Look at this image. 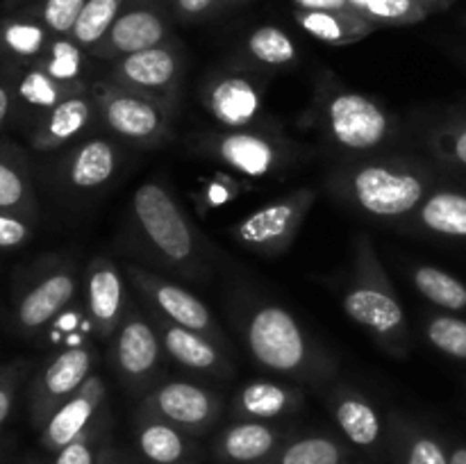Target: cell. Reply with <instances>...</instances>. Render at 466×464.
<instances>
[{"label":"cell","mask_w":466,"mask_h":464,"mask_svg":"<svg viewBox=\"0 0 466 464\" xmlns=\"http://www.w3.org/2000/svg\"><path fill=\"white\" fill-rule=\"evenodd\" d=\"M449 462L451 464H466V446L453 444L449 449Z\"/></svg>","instance_id":"49"},{"label":"cell","mask_w":466,"mask_h":464,"mask_svg":"<svg viewBox=\"0 0 466 464\" xmlns=\"http://www.w3.org/2000/svg\"><path fill=\"white\" fill-rule=\"evenodd\" d=\"M98 123V109L91 96V86L76 96H68L59 105L35 121V130L30 135L32 148L39 153L64 148V146L80 141L86 132Z\"/></svg>","instance_id":"21"},{"label":"cell","mask_w":466,"mask_h":464,"mask_svg":"<svg viewBox=\"0 0 466 464\" xmlns=\"http://www.w3.org/2000/svg\"><path fill=\"white\" fill-rule=\"evenodd\" d=\"M89 86V82H85V85H64V82H57L55 77H50L36 64H27L25 71L21 73V77L14 85V98H16V105H21L36 121L48 109H53L55 105L66 100L68 96L86 91Z\"/></svg>","instance_id":"33"},{"label":"cell","mask_w":466,"mask_h":464,"mask_svg":"<svg viewBox=\"0 0 466 464\" xmlns=\"http://www.w3.org/2000/svg\"><path fill=\"white\" fill-rule=\"evenodd\" d=\"M112 441V412L109 405H105L76 439L57 450L53 464H96Z\"/></svg>","instance_id":"36"},{"label":"cell","mask_w":466,"mask_h":464,"mask_svg":"<svg viewBox=\"0 0 466 464\" xmlns=\"http://www.w3.org/2000/svg\"><path fill=\"white\" fill-rule=\"evenodd\" d=\"M341 308L387 355L408 358L412 348L408 314L369 235L355 237L353 267L341 294Z\"/></svg>","instance_id":"5"},{"label":"cell","mask_w":466,"mask_h":464,"mask_svg":"<svg viewBox=\"0 0 466 464\" xmlns=\"http://www.w3.org/2000/svg\"><path fill=\"white\" fill-rule=\"evenodd\" d=\"M121 464H148V462H146V459L132 458V455H126V453H123V459H121Z\"/></svg>","instance_id":"51"},{"label":"cell","mask_w":466,"mask_h":464,"mask_svg":"<svg viewBox=\"0 0 466 464\" xmlns=\"http://www.w3.org/2000/svg\"><path fill=\"white\" fill-rule=\"evenodd\" d=\"M86 57H89V53L82 45H77L71 36L55 35L46 53L32 64L44 68L50 77L64 82V85H85L86 80L82 77V73H85Z\"/></svg>","instance_id":"37"},{"label":"cell","mask_w":466,"mask_h":464,"mask_svg":"<svg viewBox=\"0 0 466 464\" xmlns=\"http://www.w3.org/2000/svg\"><path fill=\"white\" fill-rule=\"evenodd\" d=\"M262 464H364L349 441L326 432L287 437L285 444Z\"/></svg>","instance_id":"28"},{"label":"cell","mask_w":466,"mask_h":464,"mask_svg":"<svg viewBox=\"0 0 466 464\" xmlns=\"http://www.w3.org/2000/svg\"><path fill=\"white\" fill-rule=\"evenodd\" d=\"M305 391L289 380H250L235 391L230 412L244 421H278L300 412Z\"/></svg>","instance_id":"25"},{"label":"cell","mask_w":466,"mask_h":464,"mask_svg":"<svg viewBox=\"0 0 466 464\" xmlns=\"http://www.w3.org/2000/svg\"><path fill=\"white\" fill-rule=\"evenodd\" d=\"M241 3H248V0H230V5H241Z\"/></svg>","instance_id":"53"},{"label":"cell","mask_w":466,"mask_h":464,"mask_svg":"<svg viewBox=\"0 0 466 464\" xmlns=\"http://www.w3.org/2000/svg\"><path fill=\"white\" fill-rule=\"evenodd\" d=\"M191 153L230 168L246 180H267L294 168L309 150L285 135L276 121L237 130H205L187 136Z\"/></svg>","instance_id":"6"},{"label":"cell","mask_w":466,"mask_h":464,"mask_svg":"<svg viewBox=\"0 0 466 464\" xmlns=\"http://www.w3.org/2000/svg\"><path fill=\"white\" fill-rule=\"evenodd\" d=\"M96 350L91 346H73L55 355L30 385V414L36 428H44L55 409L71 398L94 373Z\"/></svg>","instance_id":"17"},{"label":"cell","mask_w":466,"mask_h":464,"mask_svg":"<svg viewBox=\"0 0 466 464\" xmlns=\"http://www.w3.org/2000/svg\"><path fill=\"white\" fill-rule=\"evenodd\" d=\"M308 126L341 159L385 153L403 135L400 121L380 100L350 89L330 71L317 73Z\"/></svg>","instance_id":"4"},{"label":"cell","mask_w":466,"mask_h":464,"mask_svg":"<svg viewBox=\"0 0 466 464\" xmlns=\"http://www.w3.org/2000/svg\"><path fill=\"white\" fill-rule=\"evenodd\" d=\"M296 9L305 12H358L349 0H291Z\"/></svg>","instance_id":"46"},{"label":"cell","mask_w":466,"mask_h":464,"mask_svg":"<svg viewBox=\"0 0 466 464\" xmlns=\"http://www.w3.org/2000/svg\"><path fill=\"white\" fill-rule=\"evenodd\" d=\"M294 432L276 421H244L235 419L214 439L218 464H262L271 458Z\"/></svg>","instance_id":"22"},{"label":"cell","mask_w":466,"mask_h":464,"mask_svg":"<svg viewBox=\"0 0 466 464\" xmlns=\"http://www.w3.org/2000/svg\"><path fill=\"white\" fill-rule=\"evenodd\" d=\"M294 21L312 39L321 41L326 45H335V48L358 44V41L367 39L369 35L378 30L360 12H305V9H294Z\"/></svg>","instance_id":"29"},{"label":"cell","mask_w":466,"mask_h":464,"mask_svg":"<svg viewBox=\"0 0 466 464\" xmlns=\"http://www.w3.org/2000/svg\"><path fill=\"white\" fill-rule=\"evenodd\" d=\"M408 277L414 289L441 312H466V285L453 273L432 264H412Z\"/></svg>","instance_id":"34"},{"label":"cell","mask_w":466,"mask_h":464,"mask_svg":"<svg viewBox=\"0 0 466 464\" xmlns=\"http://www.w3.org/2000/svg\"><path fill=\"white\" fill-rule=\"evenodd\" d=\"M423 335L432 348L466 362V318L453 312H431L423 317Z\"/></svg>","instance_id":"38"},{"label":"cell","mask_w":466,"mask_h":464,"mask_svg":"<svg viewBox=\"0 0 466 464\" xmlns=\"http://www.w3.org/2000/svg\"><path fill=\"white\" fill-rule=\"evenodd\" d=\"M123 271H126L127 285L137 291L141 303L150 305L162 317L171 318L177 326H185L189 330L209 337L214 344H218L226 353L232 355V344L228 339L226 330L221 328V323L217 321L212 309L198 296L191 294L187 287L162 276V273L150 271V268L141 267V264H126Z\"/></svg>","instance_id":"11"},{"label":"cell","mask_w":466,"mask_h":464,"mask_svg":"<svg viewBox=\"0 0 466 464\" xmlns=\"http://www.w3.org/2000/svg\"><path fill=\"white\" fill-rule=\"evenodd\" d=\"M0 209L36 217V196L30 166L16 146H0Z\"/></svg>","instance_id":"31"},{"label":"cell","mask_w":466,"mask_h":464,"mask_svg":"<svg viewBox=\"0 0 466 464\" xmlns=\"http://www.w3.org/2000/svg\"><path fill=\"white\" fill-rule=\"evenodd\" d=\"M86 3H89V0H44L39 7V16L36 18H39L53 35L68 36Z\"/></svg>","instance_id":"41"},{"label":"cell","mask_w":466,"mask_h":464,"mask_svg":"<svg viewBox=\"0 0 466 464\" xmlns=\"http://www.w3.org/2000/svg\"><path fill=\"white\" fill-rule=\"evenodd\" d=\"M349 3L353 5V9H358V12L362 14V7H364V5H367V0H349Z\"/></svg>","instance_id":"52"},{"label":"cell","mask_w":466,"mask_h":464,"mask_svg":"<svg viewBox=\"0 0 466 464\" xmlns=\"http://www.w3.org/2000/svg\"><path fill=\"white\" fill-rule=\"evenodd\" d=\"M123 166V150L112 136H82L57 164V182L71 194H98Z\"/></svg>","instance_id":"18"},{"label":"cell","mask_w":466,"mask_h":464,"mask_svg":"<svg viewBox=\"0 0 466 464\" xmlns=\"http://www.w3.org/2000/svg\"><path fill=\"white\" fill-rule=\"evenodd\" d=\"M35 226H32V217H23V214L3 212L0 209V250L18 248L25 241H30Z\"/></svg>","instance_id":"45"},{"label":"cell","mask_w":466,"mask_h":464,"mask_svg":"<svg viewBox=\"0 0 466 464\" xmlns=\"http://www.w3.org/2000/svg\"><path fill=\"white\" fill-rule=\"evenodd\" d=\"M317 198L312 187L287 191L228 226V237L259 257H280L291 248Z\"/></svg>","instance_id":"8"},{"label":"cell","mask_w":466,"mask_h":464,"mask_svg":"<svg viewBox=\"0 0 466 464\" xmlns=\"http://www.w3.org/2000/svg\"><path fill=\"white\" fill-rule=\"evenodd\" d=\"M421 3L426 5L432 14H435V12H444V9H449L455 0H421Z\"/></svg>","instance_id":"50"},{"label":"cell","mask_w":466,"mask_h":464,"mask_svg":"<svg viewBox=\"0 0 466 464\" xmlns=\"http://www.w3.org/2000/svg\"><path fill=\"white\" fill-rule=\"evenodd\" d=\"M144 308L146 317L150 318V323L157 330L159 339H162L164 350H167L168 358L173 359L180 367L189 368V371L200 373V376L217 378V380H230L235 376V362H232V355L226 353L218 344H214L209 337L200 335V332L189 330L185 326H177L171 318L162 317L157 309H153L150 305L139 303Z\"/></svg>","instance_id":"19"},{"label":"cell","mask_w":466,"mask_h":464,"mask_svg":"<svg viewBox=\"0 0 466 464\" xmlns=\"http://www.w3.org/2000/svg\"><path fill=\"white\" fill-rule=\"evenodd\" d=\"M239 59L255 71H280L299 62V48L282 27L259 25L246 35Z\"/></svg>","instance_id":"32"},{"label":"cell","mask_w":466,"mask_h":464,"mask_svg":"<svg viewBox=\"0 0 466 464\" xmlns=\"http://www.w3.org/2000/svg\"><path fill=\"white\" fill-rule=\"evenodd\" d=\"M80 268L68 257H48L18 291L14 323L23 335H36L76 298Z\"/></svg>","instance_id":"13"},{"label":"cell","mask_w":466,"mask_h":464,"mask_svg":"<svg viewBox=\"0 0 466 464\" xmlns=\"http://www.w3.org/2000/svg\"><path fill=\"white\" fill-rule=\"evenodd\" d=\"M326 403L344 439L371 459L385 458L387 417L371 398L349 382L328 385Z\"/></svg>","instance_id":"16"},{"label":"cell","mask_w":466,"mask_h":464,"mask_svg":"<svg viewBox=\"0 0 466 464\" xmlns=\"http://www.w3.org/2000/svg\"><path fill=\"white\" fill-rule=\"evenodd\" d=\"M91 96L98 109V123L118 141L137 148H162L173 139L177 109L139 91L118 86L116 82H91Z\"/></svg>","instance_id":"7"},{"label":"cell","mask_w":466,"mask_h":464,"mask_svg":"<svg viewBox=\"0 0 466 464\" xmlns=\"http://www.w3.org/2000/svg\"><path fill=\"white\" fill-rule=\"evenodd\" d=\"M431 14L421 0H367L362 7V16L376 27L417 25Z\"/></svg>","instance_id":"40"},{"label":"cell","mask_w":466,"mask_h":464,"mask_svg":"<svg viewBox=\"0 0 466 464\" xmlns=\"http://www.w3.org/2000/svg\"><path fill=\"white\" fill-rule=\"evenodd\" d=\"M226 7H232L230 0H168L173 21L185 23V25L208 21Z\"/></svg>","instance_id":"42"},{"label":"cell","mask_w":466,"mask_h":464,"mask_svg":"<svg viewBox=\"0 0 466 464\" xmlns=\"http://www.w3.org/2000/svg\"><path fill=\"white\" fill-rule=\"evenodd\" d=\"M121 459H123V450L112 441V444L103 450V455H100V459L96 464H121Z\"/></svg>","instance_id":"48"},{"label":"cell","mask_w":466,"mask_h":464,"mask_svg":"<svg viewBox=\"0 0 466 464\" xmlns=\"http://www.w3.org/2000/svg\"><path fill=\"white\" fill-rule=\"evenodd\" d=\"M187 464H191V462H187Z\"/></svg>","instance_id":"54"},{"label":"cell","mask_w":466,"mask_h":464,"mask_svg":"<svg viewBox=\"0 0 466 464\" xmlns=\"http://www.w3.org/2000/svg\"><path fill=\"white\" fill-rule=\"evenodd\" d=\"M437 185L435 162L396 150L341 159L326 176V189L337 203L391 227H399Z\"/></svg>","instance_id":"1"},{"label":"cell","mask_w":466,"mask_h":464,"mask_svg":"<svg viewBox=\"0 0 466 464\" xmlns=\"http://www.w3.org/2000/svg\"><path fill=\"white\" fill-rule=\"evenodd\" d=\"M132 430L137 450L148 464H187L196 453L194 437L141 405L135 412Z\"/></svg>","instance_id":"27"},{"label":"cell","mask_w":466,"mask_h":464,"mask_svg":"<svg viewBox=\"0 0 466 464\" xmlns=\"http://www.w3.org/2000/svg\"><path fill=\"white\" fill-rule=\"evenodd\" d=\"M239 196V187H237V180L232 176H226V173H218V176H212V180H208L200 189V194L196 196L200 209H214L221 207V205L230 203L232 198Z\"/></svg>","instance_id":"44"},{"label":"cell","mask_w":466,"mask_h":464,"mask_svg":"<svg viewBox=\"0 0 466 464\" xmlns=\"http://www.w3.org/2000/svg\"><path fill=\"white\" fill-rule=\"evenodd\" d=\"M267 77L239 57L212 68L198 86V100L205 112L223 130L259 126L264 118Z\"/></svg>","instance_id":"9"},{"label":"cell","mask_w":466,"mask_h":464,"mask_svg":"<svg viewBox=\"0 0 466 464\" xmlns=\"http://www.w3.org/2000/svg\"><path fill=\"white\" fill-rule=\"evenodd\" d=\"M53 36L39 18H12L0 27V53L16 62L32 64L46 53Z\"/></svg>","instance_id":"35"},{"label":"cell","mask_w":466,"mask_h":464,"mask_svg":"<svg viewBox=\"0 0 466 464\" xmlns=\"http://www.w3.org/2000/svg\"><path fill=\"white\" fill-rule=\"evenodd\" d=\"M130 237L153 267L189 282L212 273V248L164 182L139 185L130 200Z\"/></svg>","instance_id":"3"},{"label":"cell","mask_w":466,"mask_h":464,"mask_svg":"<svg viewBox=\"0 0 466 464\" xmlns=\"http://www.w3.org/2000/svg\"><path fill=\"white\" fill-rule=\"evenodd\" d=\"M232 318L250 358L278 378L321 389L335 382L337 362L303 323L276 300L241 294L232 300Z\"/></svg>","instance_id":"2"},{"label":"cell","mask_w":466,"mask_h":464,"mask_svg":"<svg viewBox=\"0 0 466 464\" xmlns=\"http://www.w3.org/2000/svg\"><path fill=\"white\" fill-rule=\"evenodd\" d=\"M139 405L191 437L208 435L223 414V396L189 380L159 382Z\"/></svg>","instance_id":"15"},{"label":"cell","mask_w":466,"mask_h":464,"mask_svg":"<svg viewBox=\"0 0 466 464\" xmlns=\"http://www.w3.org/2000/svg\"><path fill=\"white\" fill-rule=\"evenodd\" d=\"M126 271L107 255H96L85 268V300L91 330L100 341H109L121 326L127 309Z\"/></svg>","instance_id":"20"},{"label":"cell","mask_w":466,"mask_h":464,"mask_svg":"<svg viewBox=\"0 0 466 464\" xmlns=\"http://www.w3.org/2000/svg\"><path fill=\"white\" fill-rule=\"evenodd\" d=\"M162 339L146 317L139 303L127 300L126 317L109 339V364L123 389L135 398H144L155 385L164 367Z\"/></svg>","instance_id":"10"},{"label":"cell","mask_w":466,"mask_h":464,"mask_svg":"<svg viewBox=\"0 0 466 464\" xmlns=\"http://www.w3.org/2000/svg\"><path fill=\"white\" fill-rule=\"evenodd\" d=\"M14 105H16V98H14V86L7 85V82H0V127L5 126V121L12 114Z\"/></svg>","instance_id":"47"},{"label":"cell","mask_w":466,"mask_h":464,"mask_svg":"<svg viewBox=\"0 0 466 464\" xmlns=\"http://www.w3.org/2000/svg\"><path fill=\"white\" fill-rule=\"evenodd\" d=\"M27 373H30V362H25V359H16V362L0 367V426L12 414L16 391L27 378Z\"/></svg>","instance_id":"43"},{"label":"cell","mask_w":466,"mask_h":464,"mask_svg":"<svg viewBox=\"0 0 466 464\" xmlns=\"http://www.w3.org/2000/svg\"><path fill=\"white\" fill-rule=\"evenodd\" d=\"M107 405V382L100 373H91L85 380V385L64 400L53 417L48 419L44 428H41V444L46 450H62L68 441L76 439L96 417L100 409Z\"/></svg>","instance_id":"23"},{"label":"cell","mask_w":466,"mask_h":464,"mask_svg":"<svg viewBox=\"0 0 466 464\" xmlns=\"http://www.w3.org/2000/svg\"><path fill=\"white\" fill-rule=\"evenodd\" d=\"M123 5H126V0H89L68 36L89 53V48H94L107 35Z\"/></svg>","instance_id":"39"},{"label":"cell","mask_w":466,"mask_h":464,"mask_svg":"<svg viewBox=\"0 0 466 464\" xmlns=\"http://www.w3.org/2000/svg\"><path fill=\"white\" fill-rule=\"evenodd\" d=\"M185 50L173 36L164 44L126 55V57L112 62L107 80L116 82L118 86H126V89L150 96V98L162 100V103L177 109L182 98V85H185Z\"/></svg>","instance_id":"12"},{"label":"cell","mask_w":466,"mask_h":464,"mask_svg":"<svg viewBox=\"0 0 466 464\" xmlns=\"http://www.w3.org/2000/svg\"><path fill=\"white\" fill-rule=\"evenodd\" d=\"M396 230L466 241V191L437 185Z\"/></svg>","instance_id":"24"},{"label":"cell","mask_w":466,"mask_h":464,"mask_svg":"<svg viewBox=\"0 0 466 464\" xmlns=\"http://www.w3.org/2000/svg\"><path fill=\"white\" fill-rule=\"evenodd\" d=\"M419 144L431 153L437 166L466 173V118L437 116L419 126Z\"/></svg>","instance_id":"30"},{"label":"cell","mask_w":466,"mask_h":464,"mask_svg":"<svg viewBox=\"0 0 466 464\" xmlns=\"http://www.w3.org/2000/svg\"><path fill=\"white\" fill-rule=\"evenodd\" d=\"M387 417L385 458L391 464H451L449 449L440 437L421 426L410 414L391 409Z\"/></svg>","instance_id":"26"},{"label":"cell","mask_w":466,"mask_h":464,"mask_svg":"<svg viewBox=\"0 0 466 464\" xmlns=\"http://www.w3.org/2000/svg\"><path fill=\"white\" fill-rule=\"evenodd\" d=\"M173 39V16L164 0H126L107 35L89 48V57L116 62L126 55Z\"/></svg>","instance_id":"14"}]
</instances>
